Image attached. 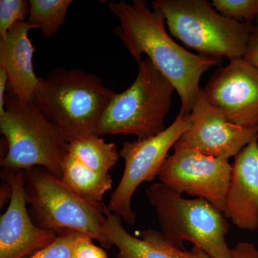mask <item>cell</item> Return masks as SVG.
Segmentation results:
<instances>
[{"label": "cell", "instance_id": "1", "mask_svg": "<svg viewBox=\"0 0 258 258\" xmlns=\"http://www.w3.org/2000/svg\"><path fill=\"white\" fill-rule=\"evenodd\" d=\"M108 8L119 21L115 30L122 43L138 63L143 55L169 80L181 100V113L190 114L200 92L202 76L221 58L196 55L176 43L166 32L165 19L149 9L144 0L110 3Z\"/></svg>", "mask_w": 258, "mask_h": 258}, {"label": "cell", "instance_id": "2", "mask_svg": "<svg viewBox=\"0 0 258 258\" xmlns=\"http://www.w3.org/2000/svg\"><path fill=\"white\" fill-rule=\"evenodd\" d=\"M115 94L96 75L57 68L45 79L39 78L32 101L70 144L98 136L102 117Z\"/></svg>", "mask_w": 258, "mask_h": 258}, {"label": "cell", "instance_id": "3", "mask_svg": "<svg viewBox=\"0 0 258 258\" xmlns=\"http://www.w3.org/2000/svg\"><path fill=\"white\" fill-rule=\"evenodd\" d=\"M172 36L209 57H243L253 23H242L220 14L207 0H155Z\"/></svg>", "mask_w": 258, "mask_h": 258}, {"label": "cell", "instance_id": "4", "mask_svg": "<svg viewBox=\"0 0 258 258\" xmlns=\"http://www.w3.org/2000/svg\"><path fill=\"white\" fill-rule=\"evenodd\" d=\"M0 132L7 147L0 162L3 169L27 170L41 166L61 177L69 144L32 101H23L10 91L6 93Z\"/></svg>", "mask_w": 258, "mask_h": 258}, {"label": "cell", "instance_id": "5", "mask_svg": "<svg viewBox=\"0 0 258 258\" xmlns=\"http://www.w3.org/2000/svg\"><path fill=\"white\" fill-rule=\"evenodd\" d=\"M24 173L27 201L38 227L57 234L80 232L111 248L105 230L108 207L79 196L46 169L33 167Z\"/></svg>", "mask_w": 258, "mask_h": 258}, {"label": "cell", "instance_id": "6", "mask_svg": "<svg viewBox=\"0 0 258 258\" xmlns=\"http://www.w3.org/2000/svg\"><path fill=\"white\" fill-rule=\"evenodd\" d=\"M161 232L176 247L191 242L212 258H232L226 241L230 223L223 212L203 199H186L161 182L147 190Z\"/></svg>", "mask_w": 258, "mask_h": 258}, {"label": "cell", "instance_id": "7", "mask_svg": "<svg viewBox=\"0 0 258 258\" xmlns=\"http://www.w3.org/2000/svg\"><path fill=\"white\" fill-rule=\"evenodd\" d=\"M138 64V74L132 86L116 93L107 107L98 126V137L132 134L144 139L165 130L164 122L175 88L147 57Z\"/></svg>", "mask_w": 258, "mask_h": 258}, {"label": "cell", "instance_id": "8", "mask_svg": "<svg viewBox=\"0 0 258 258\" xmlns=\"http://www.w3.org/2000/svg\"><path fill=\"white\" fill-rule=\"evenodd\" d=\"M190 127V114L179 112L174 122L160 134L123 144L120 156L125 161L124 170L110 199V212L128 225L136 223L137 217L132 208L134 193L142 183L159 176L169 150Z\"/></svg>", "mask_w": 258, "mask_h": 258}, {"label": "cell", "instance_id": "9", "mask_svg": "<svg viewBox=\"0 0 258 258\" xmlns=\"http://www.w3.org/2000/svg\"><path fill=\"white\" fill-rule=\"evenodd\" d=\"M159 173V182L182 195L203 199L225 212L232 166L227 159L195 149L174 148Z\"/></svg>", "mask_w": 258, "mask_h": 258}, {"label": "cell", "instance_id": "10", "mask_svg": "<svg viewBox=\"0 0 258 258\" xmlns=\"http://www.w3.org/2000/svg\"><path fill=\"white\" fill-rule=\"evenodd\" d=\"M191 127L173 148L195 149L205 155L227 159L235 157L258 139V126H240L229 121L205 96L203 88L190 113Z\"/></svg>", "mask_w": 258, "mask_h": 258}, {"label": "cell", "instance_id": "11", "mask_svg": "<svg viewBox=\"0 0 258 258\" xmlns=\"http://www.w3.org/2000/svg\"><path fill=\"white\" fill-rule=\"evenodd\" d=\"M203 90L208 101L231 123L258 126V69L243 57L219 68Z\"/></svg>", "mask_w": 258, "mask_h": 258}, {"label": "cell", "instance_id": "12", "mask_svg": "<svg viewBox=\"0 0 258 258\" xmlns=\"http://www.w3.org/2000/svg\"><path fill=\"white\" fill-rule=\"evenodd\" d=\"M1 177L10 183L9 206L0 218V258H27L55 240L58 234L38 227L27 209L25 173L3 169Z\"/></svg>", "mask_w": 258, "mask_h": 258}, {"label": "cell", "instance_id": "13", "mask_svg": "<svg viewBox=\"0 0 258 258\" xmlns=\"http://www.w3.org/2000/svg\"><path fill=\"white\" fill-rule=\"evenodd\" d=\"M224 215L243 230H258V139L235 157Z\"/></svg>", "mask_w": 258, "mask_h": 258}, {"label": "cell", "instance_id": "14", "mask_svg": "<svg viewBox=\"0 0 258 258\" xmlns=\"http://www.w3.org/2000/svg\"><path fill=\"white\" fill-rule=\"evenodd\" d=\"M32 29L27 22L18 23L0 37V69L8 76L9 91L23 101H32L38 83L32 63L35 47L28 37Z\"/></svg>", "mask_w": 258, "mask_h": 258}, {"label": "cell", "instance_id": "15", "mask_svg": "<svg viewBox=\"0 0 258 258\" xmlns=\"http://www.w3.org/2000/svg\"><path fill=\"white\" fill-rule=\"evenodd\" d=\"M121 220L116 214L107 212L105 230L118 249L117 258H198L192 251L171 244L159 231L149 229L142 231V238L134 237L123 227Z\"/></svg>", "mask_w": 258, "mask_h": 258}, {"label": "cell", "instance_id": "16", "mask_svg": "<svg viewBox=\"0 0 258 258\" xmlns=\"http://www.w3.org/2000/svg\"><path fill=\"white\" fill-rule=\"evenodd\" d=\"M60 179L79 196L96 203H103V196L111 189L113 183L110 174L93 170L68 153Z\"/></svg>", "mask_w": 258, "mask_h": 258}, {"label": "cell", "instance_id": "17", "mask_svg": "<svg viewBox=\"0 0 258 258\" xmlns=\"http://www.w3.org/2000/svg\"><path fill=\"white\" fill-rule=\"evenodd\" d=\"M68 154L103 174H109L120 157L114 144L106 143L98 136H89L71 142L68 146Z\"/></svg>", "mask_w": 258, "mask_h": 258}, {"label": "cell", "instance_id": "18", "mask_svg": "<svg viewBox=\"0 0 258 258\" xmlns=\"http://www.w3.org/2000/svg\"><path fill=\"white\" fill-rule=\"evenodd\" d=\"M30 15L27 23L40 29L44 38H50L59 32L66 21L72 0H30Z\"/></svg>", "mask_w": 258, "mask_h": 258}, {"label": "cell", "instance_id": "19", "mask_svg": "<svg viewBox=\"0 0 258 258\" xmlns=\"http://www.w3.org/2000/svg\"><path fill=\"white\" fill-rule=\"evenodd\" d=\"M218 13L242 23H253L258 17V0H213Z\"/></svg>", "mask_w": 258, "mask_h": 258}, {"label": "cell", "instance_id": "20", "mask_svg": "<svg viewBox=\"0 0 258 258\" xmlns=\"http://www.w3.org/2000/svg\"><path fill=\"white\" fill-rule=\"evenodd\" d=\"M84 235L74 231L61 232L52 243L27 258H74L76 245Z\"/></svg>", "mask_w": 258, "mask_h": 258}, {"label": "cell", "instance_id": "21", "mask_svg": "<svg viewBox=\"0 0 258 258\" xmlns=\"http://www.w3.org/2000/svg\"><path fill=\"white\" fill-rule=\"evenodd\" d=\"M30 15V3L27 0L0 1V37L5 36L13 25L25 23Z\"/></svg>", "mask_w": 258, "mask_h": 258}, {"label": "cell", "instance_id": "22", "mask_svg": "<svg viewBox=\"0 0 258 258\" xmlns=\"http://www.w3.org/2000/svg\"><path fill=\"white\" fill-rule=\"evenodd\" d=\"M74 258H108L106 251L96 245L93 239L84 235L75 249Z\"/></svg>", "mask_w": 258, "mask_h": 258}, {"label": "cell", "instance_id": "23", "mask_svg": "<svg viewBox=\"0 0 258 258\" xmlns=\"http://www.w3.org/2000/svg\"><path fill=\"white\" fill-rule=\"evenodd\" d=\"M191 251L198 258H212L195 246H193ZM231 254L232 258H258V249L253 243L240 242L231 249Z\"/></svg>", "mask_w": 258, "mask_h": 258}, {"label": "cell", "instance_id": "24", "mask_svg": "<svg viewBox=\"0 0 258 258\" xmlns=\"http://www.w3.org/2000/svg\"><path fill=\"white\" fill-rule=\"evenodd\" d=\"M254 25V30L251 34L243 58L258 69V17Z\"/></svg>", "mask_w": 258, "mask_h": 258}, {"label": "cell", "instance_id": "25", "mask_svg": "<svg viewBox=\"0 0 258 258\" xmlns=\"http://www.w3.org/2000/svg\"><path fill=\"white\" fill-rule=\"evenodd\" d=\"M8 84V78L3 70L0 69V116L5 112V90Z\"/></svg>", "mask_w": 258, "mask_h": 258}, {"label": "cell", "instance_id": "26", "mask_svg": "<svg viewBox=\"0 0 258 258\" xmlns=\"http://www.w3.org/2000/svg\"><path fill=\"white\" fill-rule=\"evenodd\" d=\"M11 196V186H10V183L8 181L4 180L1 186V194H0V199H1L0 200V205H1V208L4 206L8 202H10Z\"/></svg>", "mask_w": 258, "mask_h": 258}]
</instances>
